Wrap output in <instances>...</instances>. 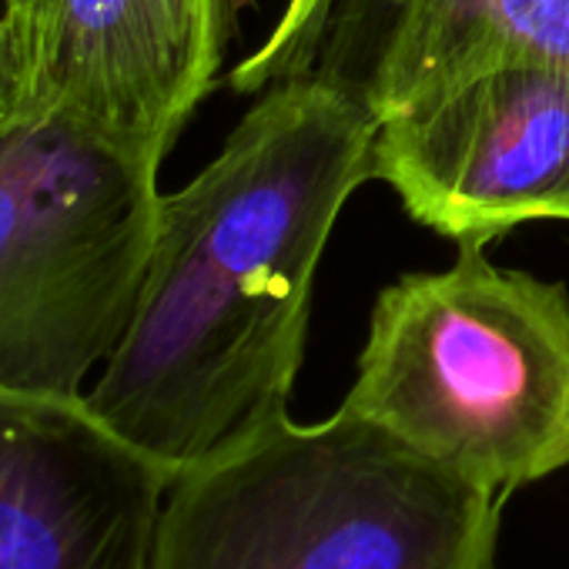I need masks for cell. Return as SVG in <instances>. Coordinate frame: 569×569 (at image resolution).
Masks as SVG:
<instances>
[{
    "label": "cell",
    "instance_id": "2",
    "mask_svg": "<svg viewBox=\"0 0 569 569\" xmlns=\"http://www.w3.org/2000/svg\"><path fill=\"white\" fill-rule=\"evenodd\" d=\"M502 499L339 406L181 472L154 569H496Z\"/></svg>",
    "mask_w": 569,
    "mask_h": 569
},
{
    "label": "cell",
    "instance_id": "1",
    "mask_svg": "<svg viewBox=\"0 0 569 569\" xmlns=\"http://www.w3.org/2000/svg\"><path fill=\"white\" fill-rule=\"evenodd\" d=\"M376 128L302 74L264 88L218 158L161 194L131 326L88 402L174 479L289 419L312 278L372 178Z\"/></svg>",
    "mask_w": 569,
    "mask_h": 569
},
{
    "label": "cell",
    "instance_id": "5",
    "mask_svg": "<svg viewBox=\"0 0 569 569\" xmlns=\"http://www.w3.org/2000/svg\"><path fill=\"white\" fill-rule=\"evenodd\" d=\"M372 178L456 241L569 221V68L502 61L376 128Z\"/></svg>",
    "mask_w": 569,
    "mask_h": 569
},
{
    "label": "cell",
    "instance_id": "4",
    "mask_svg": "<svg viewBox=\"0 0 569 569\" xmlns=\"http://www.w3.org/2000/svg\"><path fill=\"white\" fill-rule=\"evenodd\" d=\"M161 161L64 114L0 118V389L84 396L124 339Z\"/></svg>",
    "mask_w": 569,
    "mask_h": 569
},
{
    "label": "cell",
    "instance_id": "10",
    "mask_svg": "<svg viewBox=\"0 0 569 569\" xmlns=\"http://www.w3.org/2000/svg\"><path fill=\"white\" fill-rule=\"evenodd\" d=\"M11 0H0V118L21 111L18 94V64H14V44H11V18H8Z\"/></svg>",
    "mask_w": 569,
    "mask_h": 569
},
{
    "label": "cell",
    "instance_id": "3",
    "mask_svg": "<svg viewBox=\"0 0 569 569\" xmlns=\"http://www.w3.org/2000/svg\"><path fill=\"white\" fill-rule=\"evenodd\" d=\"M482 244L382 289L342 406L506 499L569 466V289Z\"/></svg>",
    "mask_w": 569,
    "mask_h": 569
},
{
    "label": "cell",
    "instance_id": "6",
    "mask_svg": "<svg viewBox=\"0 0 569 569\" xmlns=\"http://www.w3.org/2000/svg\"><path fill=\"white\" fill-rule=\"evenodd\" d=\"M248 0H11L21 111L164 161L211 94Z\"/></svg>",
    "mask_w": 569,
    "mask_h": 569
},
{
    "label": "cell",
    "instance_id": "9",
    "mask_svg": "<svg viewBox=\"0 0 569 569\" xmlns=\"http://www.w3.org/2000/svg\"><path fill=\"white\" fill-rule=\"evenodd\" d=\"M329 4L332 0H284V11L268 31V38L251 51V58H244L231 71V91L254 94L271 84L309 74Z\"/></svg>",
    "mask_w": 569,
    "mask_h": 569
},
{
    "label": "cell",
    "instance_id": "8",
    "mask_svg": "<svg viewBox=\"0 0 569 569\" xmlns=\"http://www.w3.org/2000/svg\"><path fill=\"white\" fill-rule=\"evenodd\" d=\"M519 58L569 68V0H332L309 74L382 124Z\"/></svg>",
    "mask_w": 569,
    "mask_h": 569
},
{
    "label": "cell",
    "instance_id": "7",
    "mask_svg": "<svg viewBox=\"0 0 569 569\" xmlns=\"http://www.w3.org/2000/svg\"><path fill=\"white\" fill-rule=\"evenodd\" d=\"M171 482L88 392L0 389V569H154Z\"/></svg>",
    "mask_w": 569,
    "mask_h": 569
}]
</instances>
